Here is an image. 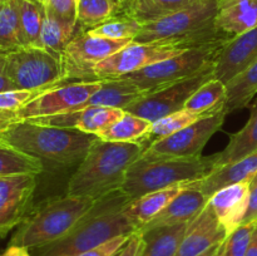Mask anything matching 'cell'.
<instances>
[{
  "label": "cell",
  "instance_id": "obj_3",
  "mask_svg": "<svg viewBox=\"0 0 257 256\" xmlns=\"http://www.w3.org/2000/svg\"><path fill=\"white\" fill-rule=\"evenodd\" d=\"M218 0H201L182 10L142 25L133 43L172 45L181 50L226 44L230 39L215 27Z\"/></svg>",
  "mask_w": 257,
  "mask_h": 256
},
{
  "label": "cell",
  "instance_id": "obj_47",
  "mask_svg": "<svg viewBox=\"0 0 257 256\" xmlns=\"http://www.w3.org/2000/svg\"><path fill=\"white\" fill-rule=\"evenodd\" d=\"M220 245H221V243H220ZM220 245H216V246H213V247H211L210 250H207V251H206V252H203L202 255H200V256H213V255H215V252H216V251H217L218 246H220Z\"/></svg>",
  "mask_w": 257,
  "mask_h": 256
},
{
  "label": "cell",
  "instance_id": "obj_31",
  "mask_svg": "<svg viewBox=\"0 0 257 256\" xmlns=\"http://www.w3.org/2000/svg\"><path fill=\"white\" fill-rule=\"evenodd\" d=\"M20 39L23 47L39 48L44 9L38 0H18Z\"/></svg>",
  "mask_w": 257,
  "mask_h": 256
},
{
  "label": "cell",
  "instance_id": "obj_48",
  "mask_svg": "<svg viewBox=\"0 0 257 256\" xmlns=\"http://www.w3.org/2000/svg\"><path fill=\"white\" fill-rule=\"evenodd\" d=\"M223 242H225V241H223ZM223 242L221 243L220 246H218L217 251H216L215 255H213V256H222V251H223Z\"/></svg>",
  "mask_w": 257,
  "mask_h": 256
},
{
  "label": "cell",
  "instance_id": "obj_34",
  "mask_svg": "<svg viewBox=\"0 0 257 256\" xmlns=\"http://www.w3.org/2000/svg\"><path fill=\"white\" fill-rule=\"evenodd\" d=\"M142 29V24L124 14L115 15L98 27L88 30V34L94 37L108 38L113 40H133Z\"/></svg>",
  "mask_w": 257,
  "mask_h": 256
},
{
  "label": "cell",
  "instance_id": "obj_7",
  "mask_svg": "<svg viewBox=\"0 0 257 256\" xmlns=\"http://www.w3.org/2000/svg\"><path fill=\"white\" fill-rule=\"evenodd\" d=\"M225 45L216 44L186 50L176 57L161 60L118 79L127 80L140 88L145 94H148L188 79L207 68L215 67Z\"/></svg>",
  "mask_w": 257,
  "mask_h": 256
},
{
  "label": "cell",
  "instance_id": "obj_23",
  "mask_svg": "<svg viewBox=\"0 0 257 256\" xmlns=\"http://www.w3.org/2000/svg\"><path fill=\"white\" fill-rule=\"evenodd\" d=\"M145 93L132 83L123 79L102 80V87L84 103L85 107H113L124 110L125 107L143 97ZM82 108V109H83Z\"/></svg>",
  "mask_w": 257,
  "mask_h": 256
},
{
  "label": "cell",
  "instance_id": "obj_5",
  "mask_svg": "<svg viewBox=\"0 0 257 256\" xmlns=\"http://www.w3.org/2000/svg\"><path fill=\"white\" fill-rule=\"evenodd\" d=\"M95 201L85 196L68 193L45 201L20 223L9 245L33 250L60 240L89 212Z\"/></svg>",
  "mask_w": 257,
  "mask_h": 256
},
{
  "label": "cell",
  "instance_id": "obj_15",
  "mask_svg": "<svg viewBox=\"0 0 257 256\" xmlns=\"http://www.w3.org/2000/svg\"><path fill=\"white\" fill-rule=\"evenodd\" d=\"M257 59V27L233 37L217 58L213 78L227 84Z\"/></svg>",
  "mask_w": 257,
  "mask_h": 256
},
{
  "label": "cell",
  "instance_id": "obj_29",
  "mask_svg": "<svg viewBox=\"0 0 257 256\" xmlns=\"http://www.w3.org/2000/svg\"><path fill=\"white\" fill-rule=\"evenodd\" d=\"M151 128L152 122L132 113L124 112L122 118H119L107 131L98 135V137L110 142H132L143 145Z\"/></svg>",
  "mask_w": 257,
  "mask_h": 256
},
{
  "label": "cell",
  "instance_id": "obj_24",
  "mask_svg": "<svg viewBox=\"0 0 257 256\" xmlns=\"http://www.w3.org/2000/svg\"><path fill=\"white\" fill-rule=\"evenodd\" d=\"M198 2L201 0H127L122 5V14L137 20L143 25Z\"/></svg>",
  "mask_w": 257,
  "mask_h": 256
},
{
  "label": "cell",
  "instance_id": "obj_10",
  "mask_svg": "<svg viewBox=\"0 0 257 256\" xmlns=\"http://www.w3.org/2000/svg\"><path fill=\"white\" fill-rule=\"evenodd\" d=\"M100 87L102 80L74 82L50 88L35 95L27 104L15 110V122L80 110L84 103Z\"/></svg>",
  "mask_w": 257,
  "mask_h": 256
},
{
  "label": "cell",
  "instance_id": "obj_36",
  "mask_svg": "<svg viewBox=\"0 0 257 256\" xmlns=\"http://www.w3.org/2000/svg\"><path fill=\"white\" fill-rule=\"evenodd\" d=\"M256 227L257 221L242 223L240 227H237L232 233H230L223 242L222 256H245L248 247H250Z\"/></svg>",
  "mask_w": 257,
  "mask_h": 256
},
{
  "label": "cell",
  "instance_id": "obj_42",
  "mask_svg": "<svg viewBox=\"0 0 257 256\" xmlns=\"http://www.w3.org/2000/svg\"><path fill=\"white\" fill-rule=\"evenodd\" d=\"M0 256H32V253H30L29 248L27 247L17 245H9L4 252L0 253Z\"/></svg>",
  "mask_w": 257,
  "mask_h": 256
},
{
  "label": "cell",
  "instance_id": "obj_41",
  "mask_svg": "<svg viewBox=\"0 0 257 256\" xmlns=\"http://www.w3.org/2000/svg\"><path fill=\"white\" fill-rule=\"evenodd\" d=\"M257 221V173L250 182V200L243 223Z\"/></svg>",
  "mask_w": 257,
  "mask_h": 256
},
{
  "label": "cell",
  "instance_id": "obj_39",
  "mask_svg": "<svg viewBox=\"0 0 257 256\" xmlns=\"http://www.w3.org/2000/svg\"><path fill=\"white\" fill-rule=\"evenodd\" d=\"M132 235H124V236H118V237L112 238L108 242L103 243V245L98 246V247L92 248V250L83 252L77 256H115L120 251V248L127 243L130 237Z\"/></svg>",
  "mask_w": 257,
  "mask_h": 256
},
{
  "label": "cell",
  "instance_id": "obj_6",
  "mask_svg": "<svg viewBox=\"0 0 257 256\" xmlns=\"http://www.w3.org/2000/svg\"><path fill=\"white\" fill-rule=\"evenodd\" d=\"M216 170L215 156L195 158H147L141 156L127 171L120 190L130 201L175 185L201 180Z\"/></svg>",
  "mask_w": 257,
  "mask_h": 256
},
{
  "label": "cell",
  "instance_id": "obj_12",
  "mask_svg": "<svg viewBox=\"0 0 257 256\" xmlns=\"http://www.w3.org/2000/svg\"><path fill=\"white\" fill-rule=\"evenodd\" d=\"M213 69L215 67L207 68L188 79L145 94L125 107L124 112L132 113L152 123L166 115L180 112L185 109L186 102L190 99L191 95L207 80L212 79Z\"/></svg>",
  "mask_w": 257,
  "mask_h": 256
},
{
  "label": "cell",
  "instance_id": "obj_2",
  "mask_svg": "<svg viewBox=\"0 0 257 256\" xmlns=\"http://www.w3.org/2000/svg\"><path fill=\"white\" fill-rule=\"evenodd\" d=\"M142 143L98 140L68 182L67 193L99 200L122 187L127 171L145 152Z\"/></svg>",
  "mask_w": 257,
  "mask_h": 256
},
{
  "label": "cell",
  "instance_id": "obj_1",
  "mask_svg": "<svg viewBox=\"0 0 257 256\" xmlns=\"http://www.w3.org/2000/svg\"><path fill=\"white\" fill-rule=\"evenodd\" d=\"M130 198L120 188L103 196L69 233L49 245L33 248L32 256H77L118 236L137 232L123 212Z\"/></svg>",
  "mask_w": 257,
  "mask_h": 256
},
{
  "label": "cell",
  "instance_id": "obj_22",
  "mask_svg": "<svg viewBox=\"0 0 257 256\" xmlns=\"http://www.w3.org/2000/svg\"><path fill=\"white\" fill-rule=\"evenodd\" d=\"M255 152H257V100L252 105L250 118L242 130L231 136L230 142L222 152L213 155L216 170L242 160Z\"/></svg>",
  "mask_w": 257,
  "mask_h": 256
},
{
  "label": "cell",
  "instance_id": "obj_17",
  "mask_svg": "<svg viewBox=\"0 0 257 256\" xmlns=\"http://www.w3.org/2000/svg\"><path fill=\"white\" fill-rule=\"evenodd\" d=\"M250 200V182H240L226 186L210 197L218 222L223 226L227 236L240 227L245 220Z\"/></svg>",
  "mask_w": 257,
  "mask_h": 256
},
{
  "label": "cell",
  "instance_id": "obj_43",
  "mask_svg": "<svg viewBox=\"0 0 257 256\" xmlns=\"http://www.w3.org/2000/svg\"><path fill=\"white\" fill-rule=\"evenodd\" d=\"M17 85L10 80L4 73V70H0V93L2 92H9V90H17Z\"/></svg>",
  "mask_w": 257,
  "mask_h": 256
},
{
  "label": "cell",
  "instance_id": "obj_44",
  "mask_svg": "<svg viewBox=\"0 0 257 256\" xmlns=\"http://www.w3.org/2000/svg\"><path fill=\"white\" fill-rule=\"evenodd\" d=\"M14 122H15V112H5V110H0V132Z\"/></svg>",
  "mask_w": 257,
  "mask_h": 256
},
{
  "label": "cell",
  "instance_id": "obj_27",
  "mask_svg": "<svg viewBox=\"0 0 257 256\" xmlns=\"http://www.w3.org/2000/svg\"><path fill=\"white\" fill-rule=\"evenodd\" d=\"M257 94V59L242 73L226 84L225 110L232 113L242 109Z\"/></svg>",
  "mask_w": 257,
  "mask_h": 256
},
{
  "label": "cell",
  "instance_id": "obj_26",
  "mask_svg": "<svg viewBox=\"0 0 257 256\" xmlns=\"http://www.w3.org/2000/svg\"><path fill=\"white\" fill-rule=\"evenodd\" d=\"M187 227L188 223H180L141 232L145 241L141 256H175Z\"/></svg>",
  "mask_w": 257,
  "mask_h": 256
},
{
  "label": "cell",
  "instance_id": "obj_35",
  "mask_svg": "<svg viewBox=\"0 0 257 256\" xmlns=\"http://www.w3.org/2000/svg\"><path fill=\"white\" fill-rule=\"evenodd\" d=\"M198 119H202V118L193 114V113H191L190 110L187 109H182L180 110V112L166 115V117L161 118V119L152 123V128H151L150 133H148L143 146L147 148L153 141L168 137V136L183 130V128L188 127V125L193 124V123L197 122Z\"/></svg>",
  "mask_w": 257,
  "mask_h": 256
},
{
  "label": "cell",
  "instance_id": "obj_33",
  "mask_svg": "<svg viewBox=\"0 0 257 256\" xmlns=\"http://www.w3.org/2000/svg\"><path fill=\"white\" fill-rule=\"evenodd\" d=\"M22 47L18 0H7L0 4V50L9 53Z\"/></svg>",
  "mask_w": 257,
  "mask_h": 256
},
{
  "label": "cell",
  "instance_id": "obj_20",
  "mask_svg": "<svg viewBox=\"0 0 257 256\" xmlns=\"http://www.w3.org/2000/svg\"><path fill=\"white\" fill-rule=\"evenodd\" d=\"M215 27L228 38L257 27V0H218Z\"/></svg>",
  "mask_w": 257,
  "mask_h": 256
},
{
  "label": "cell",
  "instance_id": "obj_14",
  "mask_svg": "<svg viewBox=\"0 0 257 256\" xmlns=\"http://www.w3.org/2000/svg\"><path fill=\"white\" fill-rule=\"evenodd\" d=\"M37 176L33 173L0 177V238L5 237L28 216Z\"/></svg>",
  "mask_w": 257,
  "mask_h": 256
},
{
  "label": "cell",
  "instance_id": "obj_9",
  "mask_svg": "<svg viewBox=\"0 0 257 256\" xmlns=\"http://www.w3.org/2000/svg\"><path fill=\"white\" fill-rule=\"evenodd\" d=\"M132 40H113L80 33L70 40L60 55L63 67V83L95 82L94 68L122 49Z\"/></svg>",
  "mask_w": 257,
  "mask_h": 256
},
{
  "label": "cell",
  "instance_id": "obj_32",
  "mask_svg": "<svg viewBox=\"0 0 257 256\" xmlns=\"http://www.w3.org/2000/svg\"><path fill=\"white\" fill-rule=\"evenodd\" d=\"M43 161L17 150L13 146L0 141V177L4 176L43 172Z\"/></svg>",
  "mask_w": 257,
  "mask_h": 256
},
{
  "label": "cell",
  "instance_id": "obj_18",
  "mask_svg": "<svg viewBox=\"0 0 257 256\" xmlns=\"http://www.w3.org/2000/svg\"><path fill=\"white\" fill-rule=\"evenodd\" d=\"M208 201L210 198L203 195L201 191L183 186L182 191L168 203L167 207L161 211L138 232H143L151 228L192 222L205 210L206 206L208 205Z\"/></svg>",
  "mask_w": 257,
  "mask_h": 256
},
{
  "label": "cell",
  "instance_id": "obj_4",
  "mask_svg": "<svg viewBox=\"0 0 257 256\" xmlns=\"http://www.w3.org/2000/svg\"><path fill=\"white\" fill-rule=\"evenodd\" d=\"M97 140V136L74 128H60L33 120H18L0 132L2 142L60 166L79 165Z\"/></svg>",
  "mask_w": 257,
  "mask_h": 256
},
{
  "label": "cell",
  "instance_id": "obj_50",
  "mask_svg": "<svg viewBox=\"0 0 257 256\" xmlns=\"http://www.w3.org/2000/svg\"><path fill=\"white\" fill-rule=\"evenodd\" d=\"M4 2H7V0H0V4H3Z\"/></svg>",
  "mask_w": 257,
  "mask_h": 256
},
{
  "label": "cell",
  "instance_id": "obj_8",
  "mask_svg": "<svg viewBox=\"0 0 257 256\" xmlns=\"http://www.w3.org/2000/svg\"><path fill=\"white\" fill-rule=\"evenodd\" d=\"M4 73L18 89L42 93L63 85L60 58L38 47H22L7 54Z\"/></svg>",
  "mask_w": 257,
  "mask_h": 256
},
{
  "label": "cell",
  "instance_id": "obj_25",
  "mask_svg": "<svg viewBox=\"0 0 257 256\" xmlns=\"http://www.w3.org/2000/svg\"><path fill=\"white\" fill-rule=\"evenodd\" d=\"M226 84L212 78L201 85L186 102L185 109L200 118H207L225 110Z\"/></svg>",
  "mask_w": 257,
  "mask_h": 256
},
{
  "label": "cell",
  "instance_id": "obj_37",
  "mask_svg": "<svg viewBox=\"0 0 257 256\" xmlns=\"http://www.w3.org/2000/svg\"><path fill=\"white\" fill-rule=\"evenodd\" d=\"M50 17L69 24H77L78 0H38Z\"/></svg>",
  "mask_w": 257,
  "mask_h": 256
},
{
  "label": "cell",
  "instance_id": "obj_46",
  "mask_svg": "<svg viewBox=\"0 0 257 256\" xmlns=\"http://www.w3.org/2000/svg\"><path fill=\"white\" fill-rule=\"evenodd\" d=\"M7 54L8 53L2 52V50H0V70H4L5 62H7Z\"/></svg>",
  "mask_w": 257,
  "mask_h": 256
},
{
  "label": "cell",
  "instance_id": "obj_11",
  "mask_svg": "<svg viewBox=\"0 0 257 256\" xmlns=\"http://www.w3.org/2000/svg\"><path fill=\"white\" fill-rule=\"evenodd\" d=\"M226 110L211 117L202 118L193 124L161 140L153 141L142 153L147 158H195L201 152L213 135L222 127Z\"/></svg>",
  "mask_w": 257,
  "mask_h": 256
},
{
  "label": "cell",
  "instance_id": "obj_30",
  "mask_svg": "<svg viewBox=\"0 0 257 256\" xmlns=\"http://www.w3.org/2000/svg\"><path fill=\"white\" fill-rule=\"evenodd\" d=\"M119 14L122 4L118 0H78L77 27L85 33Z\"/></svg>",
  "mask_w": 257,
  "mask_h": 256
},
{
  "label": "cell",
  "instance_id": "obj_16",
  "mask_svg": "<svg viewBox=\"0 0 257 256\" xmlns=\"http://www.w3.org/2000/svg\"><path fill=\"white\" fill-rule=\"evenodd\" d=\"M227 237L226 230L218 222L210 205L188 223L185 236L175 256H200L211 247L220 245Z\"/></svg>",
  "mask_w": 257,
  "mask_h": 256
},
{
  "label": "cell",
  "instance_id": "obj_21",
  "mask_svg": "<svg viewBox=\"0 0 257 256\" xmlns=\"http://www.w3.org/2000/svg\"><path fill=\"white\" fill-rule=\"evenodd\" d=\"M183 185H175L163 190L147 193L142 197L128 202L123 212L128 220L141 231L150 221H152L161 211L165 210L168 203L182 191Z\"/></svg>",
  "mask_w": 257,
  "mask_h": 256
},
{
  "label": "cell",
  "instance_id": "obj_49",
  "mask_svg": "<svg viewBox=\"0 0 257 256\" xmlns=\"http://www.w3.org/2000/svg\"><path fill=\"white\" fill-rule=\"evenodd\" d=\"M118 2H119V3H120V4H122V5H123V4H124V3H125V2H127V0H118Z\"/></svg>",
  "mask_w": 257,
  "mask_h": 256
},
{
  "label": "cell",
  "instance_id": "obj_40",
  "mask_svg": "<svg viewBox=\"0 0 257 256\" xmlns=\"http://www.w3.org/2000/svg\"><path fill=\"white\" fill-rule=\"evenodd\" d=\"M143 245H145V241H143L142 233L137 231V232L132 233L127 243L120 248V251L115 256H141Z\"/></svg>",
  "mask_w": 257,
  "mask_h": 256
},
{
  "label": "cell",
  "instance_id": "obj_13",
  "mask_svg": "<svg viewBox=\"0 0 257 256\" xmlns=\"http://www.w3.org/2000/svg\"><path fill=\"white\" fill-rule=\"evenodd\" d=\"M185 50L172 45L141 44L131 42L122 49L115 52L94 68L97 80H112L122 78L130 73L137 72L161 60L176 57Z\"/></svg>",
  "mask_w": 257,
  "mask_h": 256
},
{
  "label": "cell",
  "instance_id": "obj_19",
  "mask_svg": "<svg viewBox=\"0 0 257 256\" xmlns=\"http://www.w3.org/2000/svg\"><path fill=\"white\" fill-rule=\"evenodd\" d=\"M257 173V152L240 161L217 168L206 177L193 182L183 183L185 187L201 191L208 198L226 186L240 182H251Z\"/></svg>",
  "mask_w": 257,
  "mask_h": 256
},
{
  "label": "cell",
  "instance_id": "obj_28",
  "mask_svg": "<svg viewBox=\"0 0 257 256\" xmlns=\"http://www.w3.org/2000/svg\"><path fill=\"white\" fill-rule=\"evenodd\" d=\"M78 34H80V30L78 29L77 24L62 22L44 12L42 30H40L39 48H43L60 58L70 40Z\"/></svg>",
  "mask_w": 257,
  "mask_h": 256
},
{
  "label": "cell",
  "instance_id": "obj_45",
  "mask_svg": "<svg viewBox=\"0 0 257 256\" xmlns=\"http://www.w3.org/2000/svg\"><path fill=\"white\" fill-rule=\"evenodd\" d=\"M245 256H257V227L252 235V240H251L250 247H248L247 252Z\"/></svg>",
  "mask_w": 257,
  "mask_h": 256
},
{
  "label": "cell",
  "instance_id": "obj_38",
  "mask_svg": "<svg viewBox=\"0 0 257 256\" xmlns=\"http://www.w3.org/2000/svg\"><path fill=\"white\" fill-rule=\"evenodd\" d=\"M39 93L30 92V90H9V92L0 93V110L5 112H15L23 105L27 104L30 99L38 95Z\"/></svg>",
  "mask_w": 257,
  "mask_h": 256
}]
</instances>
